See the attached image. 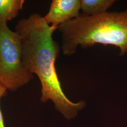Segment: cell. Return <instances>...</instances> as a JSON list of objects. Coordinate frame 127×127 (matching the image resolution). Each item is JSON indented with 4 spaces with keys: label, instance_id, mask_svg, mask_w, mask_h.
Returning a JSON list of instances; mask_svg holds the SVG:
<instances>
[{
    "label": "cell",
    "instance_id": "3957f363",
    "mask_svg": "<svg viewBox=\"0 0 127 127\" xmlns=\"http://www.w3.org/2000/svg\"><path fill=\"white\" fill-rule=\"evenodd\" d=\"M7 23L0 19V84L15 91L29 83L33 76L23 64L20 38Z\"/></svg>",
    "mask_w": 127,
    "mask_h": 127
},
{
    "label": "cell",
    "instance_id": "6da1fadb",
    "mask_svg": "<svg viewBox=\"0 0 127 127\" xmlns=\"http://www.w3.org/2000/svg\"><path fill=\"white\" fill-rule=\"evenodd\" d=\"M57 29L58 27L49 25L36 13L20 19L15 26L21 41L23 64L29 73L36 75L41 82V101L51 100L56 110L69 120L85 103L83 101L73 103L62 90L55 66L61 49L53 38Z\"/></svg>",
    "mask_w": 127,
    "mask_h": 127
},
{
    "label": "cell",
    "instance_id": "277c9868",
    "mask_svg": "<svg viewBox=\"0 0 127 127\" xmlns=\"http://www.w3.org/2000/svg\"><path fill=\"white\" fill-rule=\"evenodd\" d=\"M81 9V0H53L49 11L43 18L49 25L58 27L79 16Z\"/></svg>",
    "mask_w": 127,
    "mask_h": 127
},
{
    "label": "cell",
    "instance_id": "5b68a950",
    "mask_svg": "<svg viewBox=\"0 0 127 127\" xmlns=\"http://www.w3.org/2000/svg\"><path fill=\"white\" fill-rule=\"evenodd\" d=\"M114 0H81V9L84 14L95 16L107 12Z\"/></svg>",
    "mask_w": 127,
    "mask_h": 127
},
{
    "label": "cell",
    "instance_id": "52a82bcc",
    "mask_svg": "<svg viewBox=\"0 0 127 127\" xmlns=\"http://www.w3.org/2000/svg\"><path fill=\"white\" fill-rule=\"evenodd\" d=\"M7 90L4 87L0 84V101L2 97L6 96L7 93ZM0 127H5L4 123V120L1 110L0 106Z\"/></svg>",
    "mask_w": 127,
    "mask_h": 127
},
{
    "label": "cell",
    "instance_id": "8992f818",
    "mask_svg": "<svg viewBox=\"0 0 127 127\" xmlns=\"http://www.w3.org/2000/svg\"><path fill=\"white\" fill-rule=\"evenodd\" d=\"M24 0H0V19L7 22L16 18L24 8Z\"/></svg>",
    "mask_w": 127,
    "mask_h": 127
},
{
    "label": "cell",
    "instance_id": "7a4b0ae2",
    "mask_svg": "<svg viewBox=\"0 0 127 127\" xmlns=\"http://www.w3.org/2000/svg\"><path fill=\"white\" fill-rule=\"evenodd\" d=\"M58 30L61 34V49L64 56L74 54L79 46L86 49L96 44L118 47L121 56L127 52V10L95 16L81 14L60 25Z\"/></svg>",
    "mask_w": 127,
    "mask_h": 127
}]
</instances>
